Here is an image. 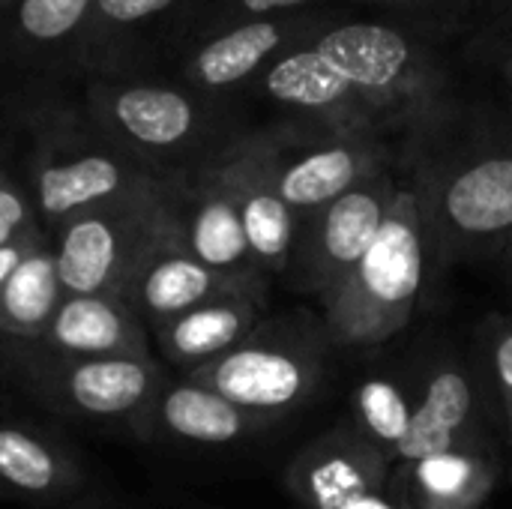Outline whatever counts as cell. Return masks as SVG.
I'll use <instances>...</instances> for the list:
<instances>
[{"label": "cell", "instance_id": "obj_12", "mask_svg": "<svg viewBox=\"0 0 512 509\" xmlns=\"http://www.w3.org/2000/svg\"><path fill=\"white\" fill-rule=\"evenodd\" d=\"M279 162L276 180L285 204L297 219L327 207L354 186L396 168V144L309 126H279Z\"/></svg>", "mask_w": 512, "mask_h": 509}, {"label": "cell", "instance_id": "obj_7", "mask_svg": "<svg viewBox=\"0 0 512 509\" xmlns=\"http://www.w3.org/2000/svg\"><path fill=\"white\" fill-rule=\"evenodd\" d=\"M174 216L177 183L168 174L60 225L51 243L63 291L126 297L132 276L165 237Z\"/></svg>", "mask_w": 512, "mask_h": 509}, {"label": "cell", "instance_id": "obj_10", "mask_svg": "<svg viewBox=\"0 0 512 509\" xmlns=\"http://www.w3.org/2000/svg\"><path fill=\"white\" fill-rule=\"evenodd\" d=\"M285 486L303 509H411L399 471L351 420L300 447Z\"/></svg>", "mask_w": 512, "mask_h": 509}, {"label": "cell", "instance_id": "obj_9", "mask_svg": "<svg viewBox=\"0 0 512 509\" xmlns=\"http://www.w3.org/2000/svg\"><path fill=\"white\" fill-rule=\"evenodd\" d=\"M402 183L396 168L384 171L297 219L285 282L297 294L327 300L381 234Z\"/></svg>", "mask_w": 512, "mask_h": 509}, {"label": "cell", "instance_id": "obj_28", "mask_svg": "<svg viewBox=\"0 0 512 509\" xmlns=\"http://www.w3.org/2000/svg\"><path fill=\"white\" fill-rule=\"evenodd\" d=\"M366 3H378V6L399 9L408 15L438 18V21H462L471 15H480L486 21L512 0H366Z\"/></svg>", "mask_w": 512, "mask_h": 509}, {"label": "cell", "instance_id": "obj_20", "mask_svg": "<svg viewBox=\"0 0 512 509\" xmlns=\"http://www.w3.org/2000/svg\"><path fill=\"white\" fill-rule=\"evenodd\" d=\"M489 444L483 435V396L480 381L465 363L438 360L426 375L420 396L414 399V432L405 450V462L396 468H408L423 456Z\"/></svg>", "mask_w": 512, "mask_h": 509}, {"label": "cell", "instance_id": "obj_19", "mask_svg": "<svg viewBox=\"0 0 512 509\" xmlns=\"http://www.w3.org/2000/svg\"><path fill=\"white\" fill-rule=\"evenodd\" d=\"M27 345L48 354L93 360L156 357L150 330L132 312V306L114 294H66L45 330Z\"/></svg>", "mask_w": 512, "mask_h": 509}, {"label": "cell", "instance_id": "obj_27", "mask_svg": "<svg viewBox=\"0 0 512 509\" xmlns=\"http://www.w3.org/2000/svg\"><path fill=\"white\" fill-rule=\"evenodd\" d=\"M315 0H216L207 9V18L192 30V36L246 21V18H267V15H285V12H303Z\"/></svg>", "mask_w": 512, "mask_h": 509}, {"label": "cell", "instance_id": "obj_32", "mask_svg": "<svg viewBox=\"0 0 512 509\" xmlns=\"http://www.w3.org/2000/svg\"><path fill=\"white\" fill-rule=\"evenodd\" d=\"M501 69H504L507 81H510V84H512V51H510V54H507V57H504V60H501Z\"/></svg>", "mask_w": 512, "mask_h": 509}, {"label": "cell", "instance_id": "obj_21", "mask_svg": "<svg viewBox=\"0 0 512 509\" xmlns=\"http://www.w3.org/2000/svg\"><path fill=\"white\" fill-rule=\"evenodd\" d=\"M267 318V297L234 294L201 303L150 333L159 363L177 375H192L234 351Z\"/></svg>", "mask_w": 512, "mask_h": 509}, {"label": "cell", "instance_id": "obj_24", "mask_svg": "<svg viewBox=\"0 0 512 509\" xmlns=\"http://www.w3.org/2000/svg\"><path fill=\"white\" fill-rule=\"evenodd\" d=\"M66 291L51 237L36 243L0 285V339L30 342L54 318Z\"/></svg>", "mask_w": 512, "mask_h": 509}, {"label": "cell", "instance_id": "obj_26", "mask_svg": "<svg viewBox=\"0 0 512 509\" xmlns=\"http://www.w3.org/2000/svg\"><path fill=\"white\" fill-rule=\"evenodd\" d=\"M33 234H48V231L39 225L24 174L0 162V246Z\"/></svg>", "mask_w": 512, "mask_h": 509}, {"label": "cell", "instance_id": "obj_25", "mask_svg": "<svg viewBox=\"0 0 512 509\" xmlns=\"http://www.w3.org/2000/svg\"><path fill=\"white\" fill-rule=\"evenodd\" d=\"M351 423L393 468H399L414 432V399L396 378L369 375L357 384Z\"/></svg>", "mask_w": 512, "mask_h": 509}, {"label": "cell", "instance_id": "obj_2", "mask_svg": "<svg viewBox=\"0 0 512 509\" xmlns=\"http://www.w3.org/2000/svg\"><path fill=\"white\" fill-rule=\"evenodd\" d=\"M78 102L117 147L159 174L189 171L237 135L228 99L198 93L174 75L84 78Z\"/></svg>", "mask_w": 512, "mask_h": 509}, {"label": "cell", "instance_id": "obj_16", "mask_svg": "<svg viewBox=\"0 0 512 509\" xmlns=\"http://www.w3.org/2000/svg\"><path fill=\"white\" fill-rule=\"evenodd\" d=\"M234 294L267 297L270 285L231 279V276L201 264L183 246L180 216H174L165 237L150 249L144 264L132 276L123 300L132 306V312L153 333L165 321H171V318H177V315H183V312H189V309H195L201 303H210V300H219V297H234Z\"/></svg>", "mask_w": 512, "mask_h": 509}, {"label": "cell", "instance_id": "obj_30", "mask_svg": "<svg viewBox=\"0 0 512 509\" xmlns=\"http://www.w3.org/2000/svg\"><path fill=\"white\" fill-rule=\"evenodd\" d=\"M477 51L498 54V63L512 51V3L498 9L492 18L483 21V30L477 36Z\"/></svg>", "mask_w": 512, "mask_h": 509}, {"label": "cell", "instance_id": "obj_6", "mask_svg": "<svg viewBox=\"0 0 512 509\" xmlns=\"http://www.w3.org/2000/svg\"><path fill=\"white\" fill-rule=\"evenodd\" d=\"M429 255L438 264L501 255L512 237V144H486L414 168Z\"/></svg>", "mask_w": 512, "mask_h": 509}, {"label": "cell", "instance_id": "obj_18", "mask_svg": "<svg viewBox=\"0 0 512 509\" xmlns=\"http://www.w3.org/2000/svg\"><path fill=\"white\" fill-rule=\"evenodd\" d=\"M186 6L189 0H90L78 72L84 78L156 72V45Z\"/></svg>", "mask_w": 512, "mask_h": 509}, {"label": "cell", "instance_id": "obj_15", "mask_svg": "<svg viewBox=\"0 0 512 509\" xmlns=\"http://www.w3.org/2000/svg\"><path fill=\"white\" fill-rule=\"evenodd\" d=\"M174 180H177V216H180L183 246L201 264L231 279L270 285V279L258 270L252 258L237 201L216 162V153L198 162L195 168L174 174Z\"/></svg>", "mask_w": 512, "mask_h": 509}, {"label": "cell", "instance_id": "obj_13", "mask_svg": "<svg viewBox=\"0 0 512 509\" xmlns=\"http://www.w3.org/2000/svg\"><path fill=\"white\" fill-rule=\"evenodd\" d=\"M279 141V126L249 129L237 132L225 147L216 150V162L237 201L252 258L270 282L285 279L297 231V216L285 204L276 180Z\"/></svg>", "mask_w": 512, "mask_h": 509}, {"label": "cell", "instance_id": "obj_3", "mask_svg": "<svg viewBox=\"0 0 512 509\" xmlns=\"http://www.w3.org/2000/svg\"><path fill=\"white\" fill-rule=\"evenodd\" d=\"M27 132L21 174L48 237L69 219L168 177L117 147L81 102H36Z\"/></svg>", "mask_w": 512, "mask_h": 509}, {"label": "cell", "instance_id": "obj_34", "mask_svg": "<svg viewBox=\"0 0 512 509\" xmlns=\"http://www.w3.org/2000/svg\"><path fill=\"white\" fill-rule=\"evenodd\" d=\"M12 6H15V0H0V18H3Z\"/></svg>", "mask_w": 512, "mask_h": 509}, {"label": "cell", "instance_id": "obj_29", "mask_svg": "<svg viewBox=\"0 0 512 509\" xmlns=\"http://www.w3.org/2000/svg\"><path fill=\"white\" fill-rule=\"evenodd\" d=\"M486 351H489V375L512 438V321H495L489 327Z\"/></svg>", "mask_w": 512, "mask_h": 509}, {"label": "cell", "instance_id": "obj_1", "mask_svg": "<svg viewBox=\"0 0 512 509\" xmlns=\"http://www.w3.org/2000/svg\"><path fill=\"white\" fill-rule=\"evenodd\" d=\"M249 90L312 129L393 144L432 135L453 108L435 48L387 21H330L276 57Z\"/></svg>", "mask_w": 512, "mask_h": 509}, {"label": "cell", "instance_id": "obj_23", "mask_svg": "<svg viewBox=\"0 0 512 509\" xmlns=\"http://www.w3.org/2000/svg\"><path fill=\"white\" fill-rule=\"evenodd\" d=\"M411 509H483L498 486V456L468 444L417 459L399 471Z\"/></svg>", "mask_w": 512, "mask_h": 509}, {"label": "cell", "instance_id": "obj_33", "mask_svg": "<svg viewBox=\"0 0 512 509\" xmlns=\"http://www.w3.org/2000/svg\"><path fill=\"white\" fill-rule=\"evenodd\" d=\"M501 258L507 261V270H510V273H512V237H510V243H507V246L501 249Z\"/></svg>", "mask_w": 512, "mask_h": 509}, {"label": "cell", "instance_id": "obj_4", "mask_svg": "<svg viewBox=\"0 0 512 509\" xmlns=\"http://www.w3.org/2000/svg\"><path fill=\"white\" fill-rule=\"evenodd\" d=\"M429 261L423 207L408 180L369 252L345 282L318 303L330 342L336 348H372L390 342L420 303Z\"/></svg>", "mask_w": 512, "mask_h": 509}, {"label": "cell", "instance_id": "obj_31", "mask_svg": "<svg viewBox=\"0 0 512 509\" xmlns=\"http://www.w3.org/2000/svg\"><path fill=\"white\" fill-rule=\"evenodd\" d=\"M48 234H33V237H21V240H12V243H6V246H0V285L9 279V273L24 261V255L36 246V243H42Z\"/></svg>", "mask_w": 512, "mask_h": 509}, {"label": "cell", "instance_id": "obj_11", "mask_svg": "<svg viewBox=\"0 0 512 509\" xmlns=\"http://www.w3.org/2000/svg\"><path fill=\"white\" fill-rule=\"evenodd\" d=\"M333 18L318 12H285L267 18L234 21L198 36H189L177 57L174 78L213 99H231L249 90L255 78L285 51L303 45Z\"/></svg>", "mask_w": 512, "mask_h": 509}, {"label": "cell", "instance_id": "obj_8", "mask_svg": "<svg viewBox=\"0 0 512 509\" xmlns=\"http://www.w3.org/2000/svg\"><path fill=\"white\" fill-rule=\"evenodd\" d=\"M330 345L324 321L267 315L234 351L189 378L222 393L234 405L279 423L303 411L321 390Z\"/></svg>", "mask_w": 512, "mask_h": 509}, {"label": "cell", "instance_id": "obj_5", "mask_svg": "<svg viewBox=\"0 0 512 509\" xmlns=\"http://www.w3.org/2000/svg\"><path fill=\"white\" fill-rule=\"evenodd\" d=\"M165 378L159 357H63L0 339V387L69 423L132 429Z\"/></svg>", "mask_w": 512, "mask_h": 509}, {"label": "cell", "instance_id": "obj_22", "mask_svg": "<svg viewBox=\"0 0 512 509\" xmlns=\"http://www.w3.org/2000/svg\"><path fill=\"white\" fill-rule=\"evenodd\" d=\"M90 0H15L0 18V54L21 69L78 72Z\"/></svg>", "mask_w": 512, "mask_h": 509}, {"label": "cell", "instance_id": "obj_17", "mask_svg": "<svg viewBox=\"0 0 512 509\" xmlns=\"http://www.w3.org/2000/svg\"><path fill=\"white\" fill-rule=\"evenodd\" d=\"M90 483L81 450L57 429L0 417V498L18 504H60Z\"/></svg>", "mask_w": 512, "mask_h": 509}, {"label": "cell", "instance_id": "obj_14", "mask_svg": "<svg viewBox=\"0 0 512 509\" xmlns=\"http://www.w3.org/2000/svg\"><path fill=\"white\" fill-rule=\"evenodd\" d=\"M273 426L189 375H168L129 432L147 444L219 450L255 441Z\"/></svg>", "mask_w": 512, "mask_h": 509}]
</instances>
